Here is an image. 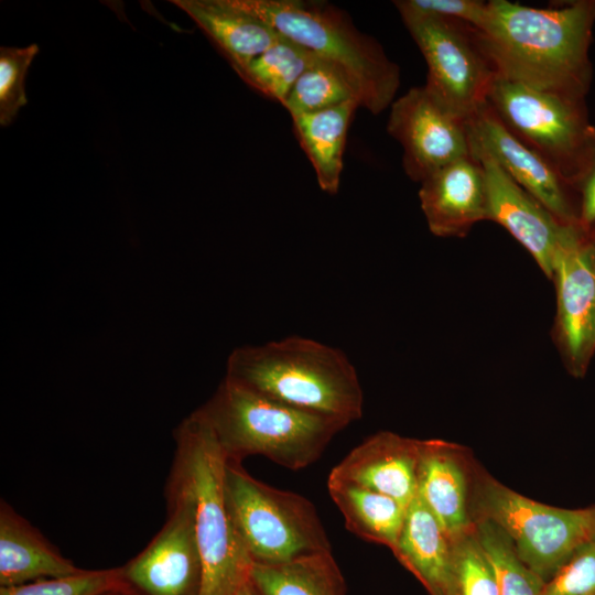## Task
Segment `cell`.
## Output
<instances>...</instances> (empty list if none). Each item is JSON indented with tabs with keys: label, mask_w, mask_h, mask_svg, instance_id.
Masks as SVG:
<instances>
[{
	"label": "cell",
	"mask_w": 595,
	"mask_h": 595,
	"mask_svg": "<svg viewBox=\"0 0 595 595\" xmlns=\"http://www.w3.org/2000/svg\"><path fill=\"white\" fill-rule=\"evenodd\" d=\"M594 25L595 0L548 9L491 0L475 29L496 77L586 98L593 80Z\"/></svg>",
	"instance_id": "obj_1"
},
{
	"label": "cell",
	"mask_w": 595,
	"mask_h": 595,
	"mask_svg": "<svg viewBox=\"0 0 595 595\" xmlns=\"http://www.w3.org/2000/svg\"><path fill=\"white\" fill-rule=\"evenodd\" d=\"M225 378L345 426L363 415L364 394L354 365L342 350L315 339L290 336L235 348Z\"/></svg>",
	"instance_id": "obj_2"
},
{
	"label": "cell",
	"mask_w": 595,
	"mask_h": 595,
	"mask_svg": "<svg viewBox=\"0 0 595 595\" xmlns=\"http://www.w3.org/2000/svg\"><path fill=\"white\" fill-rule=\"evenodd\" d=\"M176 444L166 487L185 495L194 512L203 561L199 595H234L249 581L253 562L241 545L226 498L227 458L197 409L174 430Z\"/></svg>",
	"instance_id": "obj_3"
},
{
	"label": "cell",
	"mask_w": 595,
	"mask_h": 595,
	"mask_svg": "<svg viewBox=\"0 0 595 595\" xmlns=\"http://www.w3.org/2000/svg\"><path fill=\"white\" fill-rule=\"evenodd\" d=\"M198 410L230 462L261 455L292 470L317 461L340 422L258 394L227 378Z\"/></svg>",
	"instance_id": "obj_4"
},
{
	"label": "cell",
	"mask_w": 595,
	"mask_h": 595,
	"mask_svg": "<svg viewBox=\"0 0 595 595\" xmlns=\"http://www.w3.org/2000/svg\"><path fill=\"white\" fill-rule=\"evenodd\" d=\"M241 1L282 36L335 66L354 89L360 107L379 115L394 101L399 66L339 8L310 0Z\"/></svg>",
	"instance_id": "obj_5"
},
{
	"label": "cell",
	"mask_w": 595,
	"mask_h": 595,
	"mask_svg": "<svg viewBox=\"0 0 595 595\" xmlns=\"http://www.w3.org/2000/svg\"><path fill=\"white\" fill-rule=\"evenodd\" d=\"M474 523L487 520L511 540L519 558L545 582L583 544L595 540V505L565 509L541 504L474 472Z\"/></svg>",
	"instance_id": "obj_6"
},
{
	"label": "cell",
	"mask_w": 595,
	"mask_h": 595,
	"mask_svg": "<svg viewBox=\"0 0 595 595\" xmlns=\"http://www.w3.org/2000/svg\"><path fill=\"white\" fill-rule=\"evenodd\" d=\"M225 489L235 530L253 563H282L332 550L314 505L302 495L269 486L230 461Z\"/></svg>",
	"instance_id": "obj_7"
},
{
	"label": "cell",
	"mask_w": 595,
	"mask_h": 595,
	"mask_svg": "<svg viewBox=\"0 0 595 595\" xmlns=\"http://www.w3.org/2000/svg\"><path fill=\"white\" fill-rule=\"evenodd\" d=\"M486 101L511 133L550 161L570 184L595 128L585 98L496 77Z\"/></svg>",
	"instance_id": "obj_8"
},
{
	"label": "cell",
	"mask_w": 595,
	"mask_h": 595,
	"mask_svg": "<svg viewBox=\"0 0 595 595\" xmlns=\"http://www.w3.org/2000/svg\"><path fill=\"white\" fill-rule=\"evenodd\" d=\"M400 17L425 60L424 85L450 108L468 118L486 102L496 78L477 30L453 19Z\"/></svg>",
	"instance_id": "obj_9"
},
{
	"label": "cell",
	"mask_w": 595,
	"mask_h": 595,
	"mask_svg": "<svg viewBox=\"0 0 595 595\" xmlns=\"http://www.w3.org/2000/svg\"><path fill=\"white\" fill-rule=\"evenodd\" d=\"M387 131L400 143L403 170L414 182L421 183L441 167L472 155L467 118L425 85L394 99Z\"/></svg>",
	"instance_id": "obj_10"
},
{
	"label": "cell",
	"mask_w": 595,
	"mask_h": 595,
	"mask_svg": "<svg viewBox=\"0 0 595 595\" xmlns=\"http://www.w3.org/2000/svg\"><path fill=\"white\" fill-rule=\"evenodd\" d=\"M165 496L164 526L121 567L125 588L132 587L142 595H199L203 561L193 506L185 495L171 487L165 488Z\"/></svg>",
	"instance_id": "obj_11"
},
{
	"label": "cell",
	"mask_w": 595,
	"mask_h": 595,
	"mask_svg": "<svg viewBox=\"0 0 595 595\" xmlns=\"http://www.w3.org/2000/svg\"><path fill=\"white\" fill-rule=\"evenodd\" d=\"M551 280L556 292L553 339L567 371L582 378L595 354V246L583 229L560 250Z\"/></svg>",
	"instance_id": "obj_12"
},
{
	"label": "cell",
	"mask_w": 595,
	"mask_h": 595,
	"mask_svg": "<svg viewBox=\"0 0 595 595\" xmlns=\"http://www.w3.org/2000/svg\"><path fill=\"white\" fill-rule=\"evenodd\" d=\"M467 127L474 158L493 160L561 221L578 225L576 197L569 182L550 161L511 133L487 101L467 118Z\"/></svg>",
	"instance_id": "obj_13"
},
{
	"label": "cell",
	"mask_w": 595,
	"mask_h": 595,
	"mask_svg": "<svg viewBox=\"0 0 595 595\" xmlns=\"http://www.w3.org/2000/svg\"><path fill=\"white\" fill-rule=\"evenodd\" d=\"M478 160L486 174L488 220L502 226L552 279L560 250L582 228L561 221L493 160L485 156Z\"/></svg>",
	"instance_id": "obj_14"
},
{
	"label": "cell",
	"mask_w": 595,
	"mask_h": 595,
	"mask_svg": "<svg viewBox=\"0 0 595 595\" xmlns=\"http://www.w3.org/2000/svg\"><path fill=\"white\" fill-rule=\"evenodd\" d=\"M466 448L443 440H421L418 497L450 539L475 529L470 499L475 465Z\"/></svg>",
	"instance_id": "obj_15"
},
{
	"label": "cell",
	"mask_w": 595,
	"mask_h": 595,
	"mask_svg": "<svg viewBox=\"0 0 595 595\" xmlns=\"http://www.w3.org/2000/svg\"><path fill=\"white\" fill-rule=\"evenodd\" d=\"M419 199L430 231L437 237H465L488 220L486 174L468 155L432 173L421 183Z\"/></svg>",
	"instance_id": "obj_16"
},
{
	"label": "cell",
	"mask_w": 595,
	"mask_h": 595,
	"mask_svg": "<svg viewBox=\"0 0 595 595\" xmlns=\"http://www.w3.org/2000/svg\"><path fill=\"white\" fill-rule=\"evenodd\" d=\"M420 446L421 440L380 431L354 447L328 478L372 489L408 508L418 495Z\"/></svg>",
	"instance_id": "obj_17"
},
{
	"label": "cell",
	"mask_w": 595,
	"mask_h": 595,
	"mask_svg": "<svg viewBox=\"0 0 595 595\" xmlns=\"http://www.w3.org/2000/svg\"><path fill=\"white\" fill-rule=\"evenodd\" d=\"M216 43L237 73L282 35L241 0H174Z\"/></svg>",
	"instance_id": "obj_18"
},
{
	"label": "cell",
	"mask_w": 595,
	"mask_h": 595,
	"mask_svg": "<svg viewBox=\"0 0 595 595\" xmlns=\"http://www.w3.org/2000/svg\"><path fill=\"white\" fill-rule=\"evenodd\" d=\"M8 502L0 504V585L10 587L80 572Z\"/></svg>",
	"instance_id": "obj_19"
},
{
	"label": "cell",
	"mask_w": 595,
	"mask_h": 595,
	"mask_svg": "<svg viewBox=\"0 0 595 595\" xmlns=\"http://www.w3.org/2000/svg\"><path fill=\"white\" fill-rule=\"evenodd\" d=\"M392 553L429 595H448L453 541L418 495L407 508L399 542Z\"/></svg>",
	"instance_id": "obj_20"
},
{
	"label": "cell",
	"mask_w": 595,
	"mask_h": 595,
	"mask_svg": "<svg viewBox=\"0 0 595 595\" xmlns=\"http://www.w3.org/2000/svg\"><path fill=\"white\" fill-rule=\"evenodd\" d=\"M357 100L310 113L291 116L296 139L309 158L323 192L339 190L346 137Z\"/></svg>",
	"instance_id": "obj_21"
},
{
	"label": "cell",
	"mask_w": 595,
	"mask_h": 595,
	"mask_svg": "<svg viewBox=\"0 0 595 595\" xmlns=\"http://www.w3.org/2000/svg\"><path fill=\"white\" fill-rule=\"evenodd\" d=\"M328 494L357 537L396 550L407 508L396 499L349 482L327 480Z\"/></svg>",
	"instance_id": "obj_22"
},
{
	"label": "cell",
	"mask_w": 595,
	"mask_h": 595,
	"mask_svg": "<svg viewBox=\"0 0 595 595\" xmlns=\"http://www.w3.org/2000/svg\"><path fill=\"white\" fill-rule=\"evenodd\" d=\"M257 595H345L344 576L331 551L274 564L253 563L249 575Z\"/></svg>",
	"instance_id": "obj_23"
},
{
	"label": "cell",
	"mask_w": 595,
	"mask_h": 595,
	"mask_svg": "<svg viewBox=\"0 0 595 595\" xmlns=\"http://www.w3.org/2000/svg\"><path fill=\"white\" fill-rule=\"evenodd\" d=\"M317 60L309 50L281 36L237 74L249 86L283 106L298 79Z\"/></svg>",
	"instance_id": "obj_24"
},
{
	"label": "cell",
	"mask_w": 595,
	"mask_h": 595,
	"mask_svg": "<svg viewBox=\"0 0 595 595\" xmlns=\"http://www.w3.org/2000/svg\"><path fill=\"white\" fill-rule=\"evenodd\" d=\"M475 532L493 569L498 595H542L545 581L523 563L500 528L476 520Z\"/></svg>",
	"instance_id": "obj_25"
},
{
	"label": "cell",
	"mask_w": 595,
	"mask_h": 595,
	"mask_svg": "<svg viewBox=\"0 0 595 595\" xmlns=\"http://www.w3.org/2000/svg\"><path fill=\"white\" fill-rule=\"evenodd\" d=\"M348 100L358 101L347 79L335 66L318 58L298 79L283 107L293 116L326 110Z\"/></svg>",
	"instance_id": "obj_26"
},
{
	"label": "cell",
	"mask_w": 595,
	"mask_h": 595,
	"mask_svg": "<svg viewBox=\"0 0 595 595\" xmlns=\"http://www.w3.org/2000/svg\"><path fill=\"white\" fill-rule=\"evenodd\" d=\"M453 541L448 595H498L493 569L475 529Z\"/></svg>",
	"instance_id": "obj_27"
},
{
	"label": "cell",
	"mask_w": 595,
	"mask_h": 595,
	"mask_svg": "<svg viewBox=\"0 0 595 595\" xmlns=\"http://www.w3.org/2000/svg\"><path fill=\"white\" fill-rule=\"evenodd\" d=\"M125 588L120 569L96 570L1 587L0 595H108Z\"/></svg>",
	"instance_id": "obj_28"
},
{
	"label": "cell",
	"mask_w": 595,
	"mask_h": 595,
	"mask_svg": "<svg viewBox=\"0 0 595 595\" xmlns=\"http://www.w3.org/2000/svg\"><path fill=\"white\" fill-rule=\"evenodd\" d=\"M39 52L36 44L0 48V123L9 126L26 102L24 79Z\"/></svg>",
	"instance_id": "obj_29"
},
{
	"label": "cell",
	"mask_w": 595,
	"mask_h": 595,
	"mask_svg": "<svg viewBox=\"0 0 595 595\" xmlns=\"http://www.w3.org/2000/svg\"><path fill=\"white\" fill-rule=\"evenodd\" d=\"M542 595H595V540L578 548L556 570Z\"/></svg>",
	"instance_id": "obj_30"
},
{
	"label": "cell",
	"mask_w": 595,
	"mask_h": 595,
	"mask_svg": "<svg viewBox=\"0 0 595 595\" xmlns=\"http://www.w3.org/2000/svg\"><path fill=\"white\" fill-rule=\"evenodd\" d=\"M393 4L400 15L453 19L476 29L487 12V2L478 0H397Z\"/></svg>",
	"instance_id": "obj_31"
},
{
	"label": "cell",
	"mask_w": 595,
	"mask_h": 595,
	"mask_svg": "<svg viewBox=\"0 0 595 595\" xmlns=\"http://www.w3.org/2000/svg\"><path fill=\"white\" fill-rule=\"evenodd\" d=\"M570 185L576 197L578 225L587 232L595 225V128L582 164Z\"/></svg>",
	"instance_id": "obj_32"
},
{
	"label": "cell",
	"mask_w": 595,
	"mask_h": 595,
	"mask_svg": "<svg viewBox=\"0 0 595 595\" xmlns=\"http://www.w3.org/2000/svg\"><path fill=\"white\" fill-rule=\"evenodd\" d=\"M234 595H257V593L249 580Z\"/></svg>",
	"instance_id": "obj_33"
},
{
	"label": "cell",
	"mask_w": 595,
	"mask_h": 595,
	"mask_svg": "<svg viewBox=\"0 0 595 595\" xmlns=\"http://www.w3.org/2000/svg\"><path fill=\"white\" fill-rule=\"evenodd\" d=\"M589 240L593 242V245L595 246V225L591 227V229L586 232Z\"/></svg>",
	"instance_id": "obj_34"
}]
</instances>
